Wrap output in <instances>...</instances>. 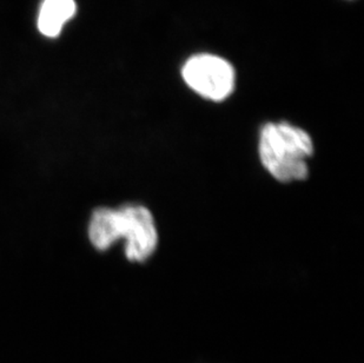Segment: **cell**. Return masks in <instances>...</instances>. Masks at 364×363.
<instances>
[{"label":"cell","mask_w":364,"mask_h":363,"mask_svg":"<svg viewBox=\"0 0 364 363\" xmlns=\"http://www.w3.org/2000/svg\"><path fill=\"white\" fill-rule=\"evenodd\" d=\"M90 242L97 251H107L116 241L125 240V256L144 262L155 253L159 233L155 219L145 206L127 204L118 209L98 208L89 224Z\"/></svg>","instance_id":"obj_1"},{"label":"cell","mask_w":364,"mask_h":363,"mask_svg":"<svg viewBox=\"0 0 364 363\" xmlns=\"http://www.w3.org/2000/svg\"><path fill=\"white\" fill-rule=\"evenodd\" d=\"M314 152L308 132L290 124H267L261 132L259 156L277 181H303L309 175L306 159Z\"/></svg>","instance_id":"obj_2"},{"label":"cell","mask_w":364,"mask_h":363,"mask_svg":"<svg viewBox=\"0 0 364 363\" xmlns=\"http://www.w3.org/2000/svg\"><path fill=\"white\" fill-rule=\"evenodd\" d=\"M186 85L200 96L222 102L235 89L234 66L227 59L211 53H198L186 60L182 68Z\"/></svg>","instance_id":"obj_3"},{"label":"cell","mask_w":364,"mask_h":363,"mask_svg":"<svg viewBox=\"0 0 364 363\" xmlns=\"http://www.w3.org/2000/svg\"><path fill=\"white\" fill-rule=\"evenodd\" d=\"M76 0H41L37 14V30L43 37H60L66 25L76 17Z\"/></svg>","instance_id":"obj_4"}]
</instances>
